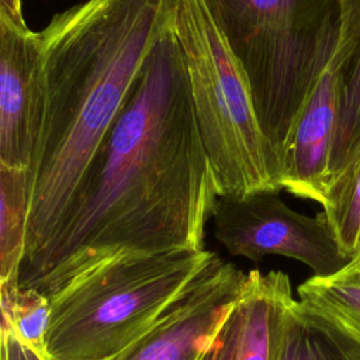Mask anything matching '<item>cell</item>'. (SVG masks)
I'll return each instance as SVG.
<instances>
[{
	"mask_svg": "<svg viewBox=\"0 0 360 360\" xmlns=\"http://www.w3.org/2000/svg\"><path fill=\"white\" fill-rule=\"evenodd\" d=\"M212 256L205 249L121 255L79 273L48 295V359L115 360Z\"/></svg>",
	"mask_w": 360,
	"mask_h": 360,
	"instance_id": "obj_4",
	"label": "cell"
},
{
	"mask_svg": "<svg viewBox=\"0 0 360 360\" xmlns=\"http://www.w3.org/2000/svg\"><path fill=\"white\" fill-rule=\"evenodd\" d=\"M338 107V70L332 58L295 124L283 162L281 190L323 205Z\"/></svg>",
	"mask_w": 360,
	"mask_h": 360,
	"instance_id": "obj_9",
	"label": "cell"
},
{
	"mask_svg": "<svg viewBox=\"0 0 360 360\" xmlns=\"http://www.w3.org/2000/svg\"><path fill=\"white\" fill-rule=\"evenodd\" d=\"M28 167L0 163V284L18 283L31 205Z\"/></svg>",
	"mask_w": 360,
	"mask_h": 360,
	"instance_id": "obj_13",
	"label": "cell"
},
{
	"mask_svg": "<svg viewBox=\"0 0 360 360\" xmlns=\"http://www.w3.org/2000/svg\"><path fill=\"white\" fill-rule=\"evenodd\" d=\"M240 300L200 360H235L243 323V307Z\"/></svg>",
	"mask_w": 360,
	"mask_h": 360,
	"instance_id": "obj_17",
	"label": "cell"
},
{
	"mask_svg": "<svg viewBox=\"0 0 360 360\" xmlns=\"http://www.w3.org/2000/svg\"><path fill=\"white\" fill-rule=\"evenodd\" d=\"M298 297L360 343V256L332 276H312L298 287Z\"/></svg>",
	"mask_w": 360,
	"mask_h": 360,
	"instance_id": "obj_14",
	"label": "cell"
},
{
	"mask_svg": "<svg viewBox=\"0 0 360 360\" xmlns=\"http://www.w3.org/2000/svg\"><path fill=\"white\" fill-rule=\"evenodd\" d=\"M207 3L246 76L262 132L283 169L300 114L336 52L340 1Z\"/></svg>",
	"mask_w": 360,
	"mask_h": 360,
	"instance_id": "obj_3",
	"label": "cell"
},
{
	"mask_svg": "<svg viewBox=\"0 0 360 360\" xmlns=\"http://www.w3.org/2000/svg\"><path fill=\"white\" fill-rule=\"evenodd\" d=\"M249 273L214 253L156 322L115 360H200L242 298Z\"/></svg>",
	"mask_w": 360,
	"mask_h": 360,
	"instance_id": "obj_7",
	"label": "cell"
},
{
	"mask_svg": "<svg viewBox=\"0 0 360 360\" xmlns=\"http://www.w3.org/2000/svg\"><path fill=\"white\" fill-rule=\"evenodd\" d=\"M240 301L243 323L235 360H278L285 312L294 301L288 276L250 271Z\"/></svg>",
	"mask_w": 360,
	"mask_h": 360,
	"instance_id": "obj_11",
	"label": "cell"
},
{
	"mask_svg": "<svg viewBox=\"0 0 360 360\" xmlns=\"http://www.w3.org/2000/svg\"><path fill=\"white\" fill-rule=\"evenodd\" d=\"M173 32L218 197L281 191V165L262 132L246 76L207 0H174Z\"/></svg>",
	"mask_w": 360,
	"mask_h": 360,
	"instance_id": "obj_5",
	"label": "cell"
},
{
	"mask_svg": "<svg viewBox=\"0 0 360 360\" xmlns=\"http://www.w3.org/2000/svg\"><path fill=\"white\" fill-rule=\"evenodd\" d=\"M0 360H48L20 342L14 335L1 332Z\"/></svg>",
	"mask_w": 360,
	"mask_h": 360,
	"instance_id": "obj_18",
	"label": "cell"
},
{
	"mask_svg": "<svg viewBox=\"0 0 360 360\" xmlns=\"http://www.w3.org/2000/svg\"><path fill=\"white\" fill-rule=\"evenodd\" d=\"M0 307L1 332L14 335L39 356L48 359L45 339L51 316L49 298L37 290L21 288L18 283H1Z\"/></svg>",
	"mask_w": 360,
	"mask_h": 360,
	"instance_id": "obj_15",
	"label": "cell"
},
{
	"mask_svg": "<svg viewBox=\"0 0 360 360\" xmlns=\"http://www.w3.org/2000/svg\"><path fill=\"white\" fill-rule=\"evenodd\" d=\"M322 207L342 248L354 256L360 240V162L345 181L329 190Z\"/></svg>",
	"mask_w": 360,
	"mask_h": 360,
	"instance_id": "obj_16",
	"label": "cell"
},
{
	"mask_svg": "<svg viewBox=\"0 0 360 360\" xmlns=\"http://www.w3.org/2000/svg\"><path fill=\"white\" fill-rule=\"evenodd\" d=\"M173 13L174 0H84L39 31L46 105L21 266L59 228Z\"/></svg>",
	"mask_w": 360,
	"mask_h": 360,
	"instance_id": "obj_2",
	"label": "cell"
},
{
	"mask_svg": "<svg viewBox=\"0 0 360 360\" xmlns=\"http://www.w3.org/2000/svg\"><path fill=\"white\" fill-rule=\"evenodd\" d=\"M0 15L21 28L28 27L22 15L21 0H0Z\"/></svg>",
	"mask_w": 360,
	"mask_h": 360,
	"instance_id": "obj_19",
	"label": "cell"
},
{
	"mask_svg": "<svg viewBox=\"0 0 360 360\" xmlns=\"http://www.w3.org/2000/svg\"><path fill=\"white\" fill-rule=\"evenodd\" d=\"M354 256H360V240H359V245H357V249H356Z\"/></svg>",
	"mask_w": 360,
	"mask_h": 360,
	"instance_id": "obj_20",
	"label": "cell"
},
{
	"mask_svg": "<svg viewBox=\"0 0 360 360\" xmlns=\"http://www.w3.org/2000/svg\"><path fill=\"white\" fill-rule=\"evenodd\" d=\"M339 1L342 25L333 55L339 83V107L326 195L332 187L345 181L360 162V0Z\"/></svg>",
	"mask_w": 360,
	"mask_h": 360,
	"instance_id": "obj_10",
	"label": "cell"
},
{
	"mask_svg": "<svg viewBox=\"0 0 360 360\" xmlns=\"http://www.w3.org/2000/svg\"><path fill=\"white\" fill-rule=\"evenodd\" d=\"M218 198L173 27L152 49L53 236L20 267L46 297L112 257L204 249Z\"/></svg>",
	"mask_w": 360,
	"mask_h": 360,
	"instance_id": "obj_1",
	"label": "cell"
},
{
	"mask_svg": "<svg viewBox=\"0 0 360 360\" xmlns=\"http://www.w3.org/2000/svg\"><path fill=\"white\" fill-rule=\"evenodd\" d=\"M46 105L41 34L0 15V163L31 167Z\"/></svg>",
	"mask_w": 360,
	"mask_h": 360,
	"instance_id": "obj_8",
	"label": "cell"
},
{
	"mask_svg": "<svg viewBox=\"0 0 360 360\" xmlns=\"http://www.w3.org/2000/svg\"><path fill=\"white\" fill-rule=\"evenodd\" d=\"M277 190L217 198L214 235L233 256L252 262L281 255L309 266L314 276L326 277L346 267L354 256L340 245L326 215L307 217L291 210Z\"/></svg>",
	"mask_w": 360,
	"mask_h": 360,
	"instance_id": "obj_6",
	"label": "cell"
},
{
	"mask_svg": "<svg viewBox=\"0 0 360 360\" xmlns=\"http://www.w3.org/2000/svg\"><path fill=\"white\" fill-rule=\"evenodd\" d=\"M278 360H360V343L321 312L294 300L285 312Z\"/></svg>",
	"mask_w": 360,
	"mask_h": 360,
	"instance_id": "obj_12",
	"label": "cell"
}]
</instances>
